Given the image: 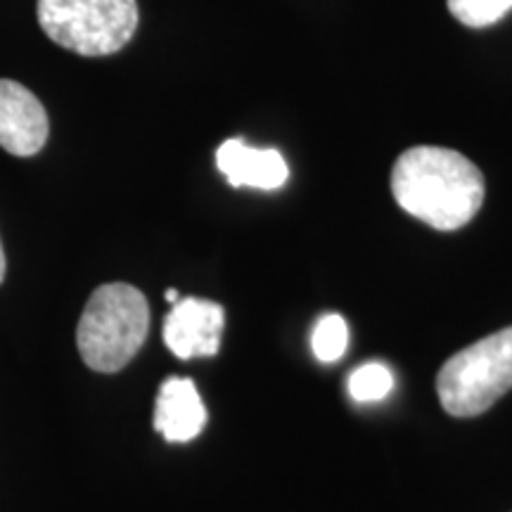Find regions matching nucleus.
Returning a JSON list of instances; mask_svg holds the SVG:
<instances>
[{
	"label": "nucleus",
	"instance_id": "9",
	"mask_svg": "<svg viewBox=\"0 0 512 512\" xmlns=\"http://www.w3.org/2000/svg\"><path fill=\"white\" fill-rule=\"evenodd\" d=\"M313 356L320 363H335L349 349V325L339 313H328L316 323L311 332Z\"/></svg>",
	"mask_w": 512,
	"mask_h": 512
},
{
	"label": "nucleus",
	"instance_id": "1",
	"mask_svg": "<svg viewBox=\"0 0 512 512\" xmlns=\"http://www.w3.org/2000/svg\"><path fill=\"white\" fill-rule=\"evenodd\" d=\"M392 192L406 214L437 230H458L482 209L484 176L456 150L418 145L396 159Z\"/></svg>",
	"mask_w": 512,
	"mask_h": 512
},
{
	"label": "nucleus",
	"instance_id": "6",
	"mask_svg": "<svg viewBox=\"0 0 512 512\" xmlns=\"http://www.w3.org/2000/svg\"><path fill=\"white\" fill-rule=\"evenodd\" d=\"M48 114L22 83L0 79V147L15 157H34L48 140Z\"/></svg>",
	"mask_w": 512,
	"mask_h": 512
},
{
	"label": "nucleus",
	"instance_id": "2",
	"mask_svg": "<svg viewBox=\"0 0 512 512\" xmlns=\"http://www.w3.org/2000/svg\"><path fill=\"white\" fill-rule=\"evenodd\" d=\"M150 306L145 294L128 283L100 285L91 294L76 328V344L88 368L117 373L145 344Z\"/></svg>",
	"mask_w": 512,
	"mask_h": 512
},
{
	"label": "nucleus",
	"instance_id": "13",
	"mask_svg": "<svg viewBox=\"0 0 512 512\" xmlns=\"http://www.w3.org/2000/svg\"><path fill=\"white\" fill-rule=\"evenodd\" d=\"M5 280V252H3V245H0V283Z\"/></svg>",
	"mask_w": 512,
	"mask_h": 512
},
{
	"label": "nucleus",
	"instance_id": "3",
	"mask_svg": "<svg viewBox=\"0 0 512 512\" xmlns=\"http://www.w3.org/2000/svg\"><path fill=\"white\" fill-rule=\"evenodd\" d=\"M512 389V328L458 351L441 366L437 394L448 415L472 418Z\"/></svg>",
	"mask_w": 512,
	"mask_h": 512
},
{
	"label": "nucleus",
	"instance_id": "10",
	"mask_svg": "<svg viewBox=\"0 0 512 512\" xmlns=\"http://www.w3.org/2000/svg\"><path fill=\"white\" fill-rule=\"evenodd\" d=\"M347 387L351 399L358 403L382 401L384 396L392 392L394 375L384 363H366V366H358L354 373L349 375Z\"/></svg>",
	"mask_w": 512,
	"mask_h": 512
},
{
	"label": "nucleus",
	"instance_id": "5",
	"mask_svg": "<svg viewBox=\"0 0 512 512\" xmlns=\"http://www.w3.org/2000/svg\"><path fill=\"white\" fill-rule=\"evenodd\" d=\"M226 311L221 304L200 297H185L171 306L164 318V344L183 361L216 356L221 347Z\"/></svg>",
	"mask_w": 512,
	"mask_h": 512
},
{
	"label": "nucleus",
	"instance_id": "12",
	"mask_svg": "<svg viewBox=\"0 0 512 512\" xmlns=\"http://www.w3.org/2000/svg\"><path fill=\"white\" fill-rule=\"evenodd\" d=\"M164 297H166V302L174 306V304L178 302V299H181V292H178V290H166Z\"/></svg>",
	"mask_w": 512,
	"mask_h": 512
},
{
	"label": "nucleus",
	"instance_id": "11",
	"mask_svg": "<svg viewBox=\"0 0 512 512\" xmlns=\"http://www.w3.org/2000/svg\"><path fill=\"white\" fill-rule=\"evenodd\" d=\"M512 10V0H448V12L470 29H484Z\"/></svg>",
	"mask_w": 512,
	"mask_h": 512
},
{
	"label": "nucleus",
	"instance_id": "8",
	"mask_svg": "<svg viewBox=\"0 0 512 512\" xmlns=\"http://www.w3.org/2000/svg\"><path fill=\"white\" fill-rule=\"evenodd\" d=\"M207 425V408L188 377H166L155 403V430L169 444H188Z\"/></svg>",
	"mask_w": 512,
	"mask_h": 512
},
{
	"label": "nucleus",
	"instance_id": "4",
	"mask_svg": "<svg viewBox=\"0 0 512 512\" xmlns=\"http://www.w3.org/2000/svg\"><path fill=\"white\" fill-rule=\"evenodd\" d=\"M41 29L83 57L119 53L138 29L136 0H38Z\"/></svg>",
	"mask_w": 512,
	"mask_h": 512
},
{
	"label": "nucleus",
	"instance_id": "7",
	"mask_svg": "<svg viewBox=\"0 0 512 512\" xmlns=\"http://www.w3.org/2000/svg\"><path fill=\"white\" fill-rule=\"evenodd\" d=\"M216 166L233 188L278 190L290 178V166L278 150L247 145L242 138H230L219 145Z\"/></svg>",
	"mask_w": 512,
	"mask_h": 512
}]
</instances>
